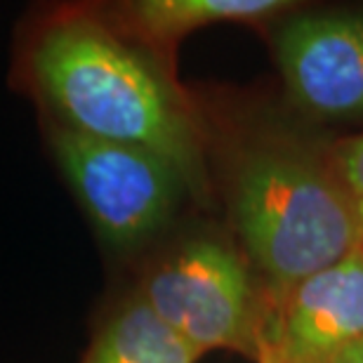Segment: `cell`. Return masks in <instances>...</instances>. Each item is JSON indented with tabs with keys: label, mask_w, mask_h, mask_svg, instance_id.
<instances>
[{
	"label": "cell",
	"mask_w": 363,
	"mask_h": 363,
	"mask_svg": "<svg viewBox=\"0 0 363 363\" xmlns=\"http://www.w3.org/2000/svg\"><path fill=\"white\" fill-rule=\"evenodd\" d=\"M229 215L272 309L363 245V222L330 154L290 140L255 142L236 156Z\"/></svg>",
	"instance_id": "7a4b0ae2"
},
{
	"label": "cell",
	"mask_w": 363,
	"mask_h": 363,
	"mask_svg": "<svg viewBox=\"0 0 363 363\" xmlns=\"http://www.w3.org/2000/svg\"><path fill=\"white\" fill-rule=\"evenodd\" d=\"M286 0H130L99 7L101 14L130 40L140 43L168 64L182 38L213 24H257L286 17Z\"/></svg>",
	"instance_id": "52a82bcc"
},
{
	"label": "cell",
	"mask_w": 363,
	"mask_h": 363,
	"mask_svg": "<svg viewBox=\"0 0 363 363\" xmlns=\"http://www.w3.org/2000/svg\"><path fill=\"white\" fill-rule=\"evenodd\" d=\"M335 363H363V342L354 345L350 352H345Z\"/></svg>",
	"instance_id": "8fae6325"
},
{
	"label": "cell",
	"mask_w": 363,
	"mask_h": 363,
	"mask_svg": "<svg viewBox=\"0 0 363 363\" xmlns=\"http://www.w3.org/2000/svg\"><path fill=\"white\" fill-rule=\"evenodd\" d=\"M333 168L337 170L340 179L345 182L347 191H350L357 213L363 222V133L350 140L337 142L330 151Z\"/></svg>",
	"instance_id": "9c48e42d"
},
{
	"label": "cell",
	"mask_w": 363,
	"mask_h": 363,
	"mask_svg": "<svg viewBox=\"0 0 363 363\" xmlns=\"http://www.w3.org/2000/svg\"><path fill=\"white\" fill-rule=\"evenodd\" d=\"M14 81L48 123L161 156L189 194L206 191V149L172 64L123 35L99 7L40 10L19 33Z\"/></svg>",
	"instance_id": "6da1fadb"
},
{
	"label": "cell",
	"mask_w": 363,
	"mask_h": 363,
	"mask_svg": "<svg viewBox=\"0 0 363 363\" xmlns=\"http://www.w3.org/2000/svg\"><path fill=\"white\" fill-rule=\"evenodd\" d=\"M290 101L316 118L363 116V10L295 12L274 35Z\"/></svg>",
	"instance_id": "5b68a950"
},
{
	"label": "cell",
	"mask_w": 363,
	"mask_h": 363,
	"mask_svg": "<svg viewBox=\"0 0 363 363\" xmlns=\"http://www.w3.org/2000/svg\"><path fill=\"white\" fill-rule=\"evenodd\" d=\"M57 168L90 217L94 231L113 250H135L151 241L175 213L184 179L161 156L48 125Z\"/></svg>",
	"instance_id": "277c9868"
},
{
	"label": "cell",
	"mask_w": 363,
	"mask_h": 363,
	"mask_svg": "<svg viewBox=\"0 0 363 363\" xmlns=\"http://www.w3.org/2000/svg\"><path fill=\"white\" fill-rule=\"evenodd\" d=\"M267 335L283 363H335L363 342V245L293 288Z\"/></svg>",
	"instance_id": "8992f818"
},
{
	"label": "cell",
	"mask_w": 363,
	"mask_h": 363,
	"mask_svg": "<svg viewBox=\"0 0 363 363\" xmlns=\"http://www.w3.org/2000/svg\"><path fill=\"white\" fill-rule=\"evenodd\" d=\"M135 295L199 354L227 350L257 359L272 307L248 259L220 238L179 243L142 274Z\"/></svg>",
	"instance_id": "3957f363"
},
{
	"label": "cell",
	"mask_w": 363,
	"mask_h": 363,
	"mask_svg": "<svg viewBox=\"0 0 363 363\" xmlns=\"http://www.w3.org/2000/svg\"><path fill=\"white\" fill-rule=\"evenodd\" d=\"M255 363H283L281 361V354L279 350H276V345L269 340V335L264 333V340H262V345H259V354H257V359Z\"/></svg>",
	"instance_id": "30bf717a"
},
{
	"label": "cell",
	"mask_w": 363,
	"mask_h": 363,
	"mask_svg": "<svg viewBox=\"0 0 363 363\" xmlns=\"http://www.w3.org/2000/svg\"><path fill=\"white\" fill-rule=\"evenodd\" d=\"M201 354L177 337L135 293L94 333L81 363H196Z\"/></svg>",
	"instance_id": "ba28073f"
}]
</instances>
